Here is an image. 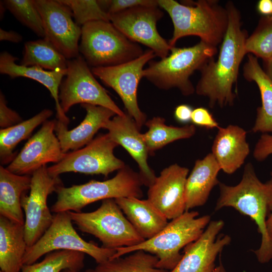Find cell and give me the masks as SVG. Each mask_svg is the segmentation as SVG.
<instances>
[{
	"label": "cell",
	"instance_id": "1",
	"mask_svg": "<svg viewBox=\"0 0 272 272\" xmlns=\"http://www.w3.org/2000/svg\"><path fill=\"white\" fill-rule=\"evenodd\" d=\"M229 17L227 31L221 43L216 61L211 58L199 71L200 77L195 87L199 96L207 97L209 106L223 108L234 105L240 65L246 54L245 44L248 37L242 28L241 15L233 2L225 6Z\"/></svg>",
	"mask_w": 272,
	"mask_h": 272
},
{
	"label": "cell",
	"instance_id": "2",
	"mask_svg": "<svg viewBox=\"0 0 272 272\" xmlns=\"http://www.w3.org/2000/svg\"><path fill=\"white\" fill-rule=\"evenodd\" d=\"M157 1L173 23V35L168 41L171 47L175 46L179 39L188 36H197L200 41L216 47L222 43L229 17L226 8L220 5L218 1Z\"/></svg>",
	"mask_w": 272,
	"mask_h": 272
},
{
	"label": "cell",
	"instance_id": "3",
	"mask_svg": "<svg viewBox=\"0 0 272 272\" xmlns=\"http://www.w3.org/2000/svg\"><path fill=\"white\" fill-rule=\"evenodd\" d=\"M220 195L215 210L231 207L242 215L250 217L256 224L261 235L259 247L254 250L258 261L264 263L272 259V242L266 226L270 186L267 181L262 182L257 176L254 167L247 163L242 179L236 185L220 182Z\"/></svg>",
	"mask_w": 272,
	"mask_h": 272
},
{
	"label": "cell",
	"instance_id": "4",
	"mask_svg": "<svg viewBox=\"0 0 272 272\" xmlns=\"http://www.w3.org/2000/svg\"><path fill=\"white\" fill-rule=\"evenodd\" d=\"M198 215L196 211H186L152 238L135 246L116 249L111 259L143 250L158 257V267L171 271L182 256L180 250L196 240L210 222L209 215Z\"/></svg>",
	"mask_w": 272,
	"mask_h": 272
},
{
	"label": "cell",
	"instance_id": "5",
	"mask_svg": "<svg viewBox=\"0 0 272 272\" xmlns=\"http://www.w3.org/2000/svg\"><path fill=\"white\" fill-rule=\"evenodd\" d=\"M167 57L151 60L143 71V77L162 90L178 89L185 96L192 95L195 87L190 80L196 71H200L217 53L216 47L200 41L194 45L172 47Z\"/></svg>",
	"mask_w": 272,
	"mask_h": 272
},
{
	"label": "cell",
	"instance_id": "6",
	"mask_svg": "<svg viewBox=\"0 0 272 272\" xmlns=\"http://www.w3.org/2000/svg\"><path fill=\"white\" fill-rule=\"evenodd\" d=\"M143 185L139 173L125 165L115 176L107 180H92L67 187L60 185L55 191L56 201L50 210L55 214L69 211L81 212L86 206L100 200L128 197L141 198Z\"/></svg>",
	"mask_w": 272,
	"mask_h": 272
},
{
	"label": "cell",
	"instance_id": "7",
	"mask_svg": "<svg viewBox=\"0 0 272 272\" xmlns=\"http://www.w3.org/2000/svg\"><path fill=\"white\" fill-rule=\"evenodd\" d=\"M79 52L89 66L97 67L128 62L141 56L144 51L110 21H95L82 26Z\"/></svg>",
	"mask_w": 272,
	"mask_h": 272
},
{
	"label": "cell",
	"instance_id": "8",
	"mask_svg": "<svg viewBox=\"0 0 272 272\" xmlns=\"http://www.w3.org/2000/svg\"><path fill=\"white\" fill-rule=\"evenodd\" d=\"M69 213L79 229L98 239L109 249L137 245L145 240L135 231L113 198L102 200L96 210Z\"/></svg>",
	"mask_w": 272,
	"mask_h": 272
},
{
	"label": "cell",
	"instance_id": "9",
	"mask_svg": "<svg viewBox=\"0 0 272 272\" xmlns=\"http://www.w3.org/2000/svg\"><path fill=\"white\" fill-rule=\"evenodd\" d=\"M69 212L56 213L51 225L40 239L32 246L28 247L24 259V265L36 262L42 256L61 250H72L88 254L97 264L110 259L115 249L99 247L92 242L82 238L73 227Z\"/></svg>",
	"mask_w": 272,
	"mask_h": 272
},
{
	"label": "cell",
	"instance_id": "10",
	"mask_svg": "<svg viewBox=\"0 0 272 272\" xmlns=\"http://www.w3.org/2000/svg\"><path fill=\"white\" fill-rule=\"evenodd\" d=\"M66 70L59 93L60 104L65 114L77 104L102 106L118 115L125 114L96 79L83 56L67 60Z\"/></svg>",
	"mask_w": 272,
	"mask_h": 272
},
{
	"label": "cell",
	"instance_id": "11",
	"mask_svg": "<svg viewBox=\"0 0 272 272\" xmlns=\"http://www.w3.org/2000/svg\"><path fill=\"white\" fill-rule=\"evenodd\" d=\"M118 146L108 133L100 134L85 147L65 153L59 162L47 167L48 172L53 177L67 172L107 177L125 166L114 155V149Z\"/></svg>",
	"mask_w": 272,
	"mask_h": 272
},
{
	"label": "cell",
	"instance_id": "12",
	"mask_svg": "<svg viewBox=\"0 0 272 272\" xmlns=\"http://www.w3.org/2000/svg\"><path fill=\"white\" fill-rule=\"evenodd\" d=\"M156 56L148 49L140 57L128 62L110 66L92 67L94 75L120 97L127 114L135 121L140 129L147 121V115L140 108L138 88L143 77L144 66Z\"/></svg>",
	"mask_w": 272,
	"mask_h": 272
},
{
	"label": "cell",
	"instance_id": "13",
	"mask_svg": "<svg viewBox=\"0 0 272 272\" xmlns=\"http://www.w3.org/2000/svg\"><path fill=\"white\" fill-rule=\"evenodd\" d=\"M62 185L59 176H51L43 166L31 175L29 195L24 193L21 206L25 214L24 231L28 247L32 246L51 225L54 215L47 205L49 194Z\"/></svg>",
	"mask_w": 272,
	"mask_h": 272
},
{
	"label": "cell",
	"instance_id": "14",
	"mask_svg": "<svg viewBox=\"0 0 272 272\" xmlns=\"http://www.w3.org/2000/svg\"><path fill=\"white\" fill-rule=\"evenodd\" d=\"M159 6H140L109 15L110 21L130 40L142 44L164 58L172 47L157 29V22L163 17Z\"/></svg>",
	"mask_w": 272,
	"mask_h": 272
},
{
	"label": "cell",
	"instance_id": "15",
	"mask_svg": "<svg viewBox=\"0 0 272 272\" xmlns=\"http://www.w3.org/2000/svg\"><path fill=\"white\" fill-rule=\"evenodd\" d=\"M43 23L44 38L67 59L79 54L82 27L73 19L70 8L59 0H34Z\"/></svg>",
	"mask_w": 272,
	"mask_h": 272
},
{
	"label": "cell",
	"instance_id": "16",
	"mask_svg": "<svg viewBox=\"0 0 272 272\" xmlns=\"http://www.w3.org/2000/svg\"><path fill=\"white\" fill-rule=\"evenodd\" d=\"M56 122V119L45 121L6 168L16 174L32 175L48 163L59 162L65 153L54 134Z\"/></svg>",
	"mask_w": 272,
	"mask_h": 272
},
{
	"label": "cell",
	"instance_id": "17",
	"mask_svg": "<svg viewBox=\"0 0 272 272\" xmlns=\"http://www.w3.org/2000/svg\"><path fill=\"white\" fill-rule=\"evenodd\" d=\"M224 226L221 220L210 221L200 236L184 248V254L170 272H213L216 258L230 244L231 237L218 234Z\"/></svg>",
	"mask_w": 272,
	"mask_h": 272
},
{
	"label": "cell",
	"instance_id": "18",
	"mask_svg": "<svg viewBox=\"0 0 272 272\" xmlns=\"http://www.w3.org/2000/svg\"><path fill=\"white\" fill-rule=\"evenodd\" d=\"M189 170L175 163L164 168L149 187L148 199L168 220L185 212V189Z\"/></svg>",
	"mask_w": 272,
	"mask_h": 272
},
{
	"label": "cell",
	"instance_id": "19",
	"mask_svg": "<svg viewBox=\"0 0 272 272\" xmlns=\"http://www.w3.org/2000/svg\"><path fill=\"white\" fill-rule=\"evenodd\" d=\"M103 128L107 129L111 139L123 147L137 163L139 173L144 185L148 187L154 182V171L149 166L147 147L134 120L127 113L116 115L109 120Z\"/></svg>",
	"mask_w": 272,
	"mask_h": 272
},
{
	"label": "cell",
	"instance_id": "20",
	"mask_svg": "<svg viewBox=\"0 0 272 272\" xmlns=\"http://www.w3.org/2000/svg\"><path fill=\"white\" fill-rule=\"evenodd\" d=\"M86 114L81 123L69 130L67 125L56 120L55 131L64 153L76 151L89 144L96 132L116 114L110 109L100 106L83 104Z\"/></svg>",
	"mask_w": 272,
	"mask_h": 272
},
{
	"label": "cell",
	"instance_id": "21",
	"mask_svg": "<svg viewBox=\"0 0 272 272\" xmlns=\"http://www.w3.org/2000/svg\"><path fill=\"white\" fill-rule=\"evenodd\" d=\"M246 137L247 131L237 125L218 128L211 153L224 173L233 174L244 163L250 153Z\"/></svg>",
	"mask_w": 272,
	"mask_h": 272
},
{
	"label": "cell",
	"instance_id": "22",
	"mask_svg": "<svg viewBox=\"0 0 272 272\" xmlns=\"http://www.w3.org/2000/svg\"><path fill=\"white\" fill-rule=\"evenodd\" d=\"M18 58L5 51L0 54V73L11 79L25 77L34 80L45 86L54 100L57 120L68 125L70 119L63 112L60 104L59 93L62 79L67 70H45L37 66H26L17 64Z\"/></svg>",
	"mask_w": 272,
	"mask_h": 272
},
{
	"label": "cell",
	"instance_id": "23",
	"mask_svg": "<svg viewBox=\"0 0 272 272\" xmlns=\"http://www.w3.org/2000/svg\"><path fill=\"white\" fill-rule=\"evenodd\" d=\"M220 170L211 153L195 161L185 183L186 211L206 203L212 189L220 183L218 175Z\"/></svg>",
	"mask_w": 272,
	"mask_h": 272
},
{
	"label": "cell",
	"instance_id": "24",
	"mask_svg": "<svg viewBox=\"0 0 272 272\" xmlns=\"http://www.w3.org/2000/svg\"><path fill=\"white\" fill-rule=\"evenodd\" d=\"M114 199L137 233L145 240L155 236L168 223L148 199L128 197Z\"/></svg>",
	"mask_w": 272,
	"mask_h": 272
},
{
	"label": "cell",
	"instance_id": "25",
	"mask_svg": "<svg viewBox=\"0 0 272 272\" xmlns=\"http://www.w3.org/2000/svg\"><path fill=\"white\" fill-rule=\"evenodd\" d=\"M243 75L249 82L257 85L261 96V105L256 109V116L251 131L254 133H272V80L267 76L251 54L243 67Z\"/></svg>",
	"mask_w": 272,
	"mask_h": 272
},
{
	"label": "cell",
	"instance_id": "26",
	"mask_svg": "<svg viewBox=\"0 0 272 272\" xmlns=\"http://www.w3.org/2000/svg\"><path fill=\"white\" fill-rule=\"evenodd\" d=\"M28 246L24 225L0 216V268L3 272H21Z\"/></svg>",
	"mask_w": 272,
	"mask_h": 272
},
{
	"label": "cell",
	"instance_id": "27",
	"mask_svg": "<svg viewBox=\"0 0 272 272\" xmlns=\"http://www.w3.org/2000/svg\"><path fill=\"white\" fill-rule=\"evenodd\" d=\"M31 183V176L16 174L0 166V216L24 225L21 198Z\"/></svg>",
	"mask_w": 272,
	"mask_h": 272
},
{
	"label": "cell",
	"instance_id": "28",
	"mask_svg": "<svg viewBox=\"0 0 272 272\" xmlns=\"http://www.w3.org/2000/svg\"><path fill=\"white\" fill-rule=\"evenodd\" d=\"M51 110L45 109L31 118L0 130V161L2 165L10 163L16 157V147L27 138L33 130L52 115Z\"/></svg>",
	"mask_w": 272,
	"mask_h": 272
},
{
	"label": "cell",
	"instance_id": "29",
	"mask_svg": "<svg viewBox=\"0 0 272 272\" xmlns=\"http://www.w3.org/2000/svg\"><path fill=\"white\" fill-rule=\"evenodd\" d=\"M145 125L148 130L143 134L149 155L175 141L189 139L196 132L195 126L192 124L182 127L169 126L161 117H154L147 120Z\"/></svg>",
	"mask_w": 272,
	"mask_h": 272
},
{
	"label": "cell",
	"instance_id": "30",
	"mask_svg": "<svg viewBox=\"0 0 272 272\" xmlns=\"http://www.w3.org/2000/svg\"><path fill=\"white\" fill-rule=\"evenodd\" d=\"M20 64L48 71L66 70L67 59L45 38L26 42Z\"/></svg>",
	"mask_w": 272,
	"mask_h": 272
},
{
	"label": "cell",
	"instance_id": "31",
	"mask_svg": "<svg viewBox=\"0 0 272 272\" xmlns=\"http://www.w3.org/2000/svg\"><path fill=\"white\" fill-rule=\"evenodd\" d=\"M129 254L98 264L95 269L97 272H167L157 267L158 258L155 255L143 250Z\"/></svg>",
	"mask_w": 272,
	"mask_h": 272
},
{
	"label": "cell",
	"instance_id": "32",
	"mask_svg": "<svg viewBox=\"0 0 272 272\" xmlns=\"http://www.w3.org/2000/svg\"><path fill=\"white\" fill-rule=\"evenodd\" d=\"M85 255L76 251H54L46 254L40 262L24 265L21 272H61L66 269L80 271L84 266Z\"/></svg>",
	"mask_w": 272,
	"mask_h": 272
},
{
	"label": "cell",
	"instance_id": "33",
	"mask_svg": "<svg viewBox=\"0 0 272 272\" xmlns=\"http://www.w3.org/2000/svg\"><path fill=\"white\" fill-rule=\"evenodd\" d=\"M246 54H251L263 60L272 56V17H262L245 44Z\"/></svg>",
	"mask_w": 272,
	"mask_h": 272
},
{
	"label": "cell",
	"instance_id": "34",
	"mask_svg": "<svg viewBox=\"0 0 272 272\" xmlns=\"http://www.w3.org/2000/svg\"><path fill=\"white\" fill-rule=\"evenodd\" d=\"M3 2L7 10L19 22L38 36L44 38L42 19L34 0H5Z\"/></svg>",
	"mask_w": 272,
	"mask_h": 272
},
{
	"label": "cell",
	"instance_id": "35",
	"mask_svg": "<svg viewBox=\"0 0 272 272\" xmlns=\"http://www.w3.org/2000/svg\"><path fill=\"white\" fill-rule=\"evenodd\" d=\"M71 10L75 22L79 26L95 21H110L109 15L103 10L98 1L59 0Z\"/></svg>",
	"mask_w": 272,
	"mask_h": 272
},
{
	"label": "cell",
	"instance_id": "36",
	"mask_svg": "<svg viewBox=\"0 0 272 272\" xmlns=\"http://www.w3.org/2000/svg\"><path fill=\"white\" fill-rule=\"evenodd\" d=\"M98 2L109 15L140 6H159L157 0H102Z\"/></svg>",
	"mask_w": 272,
	"mask_h": 272
},
{
	"label": "cell",
	"instance_id": "37",
	"mask_svg": "<svg viewBox=\"0 0 272 272\" xmlns=\"http://www.w3.org/2000/svg\"><path fill=\"white\" fill-rule=\"evenodd\" d=\"M191 122L195 126H198L207 129L218 128L219 123L209 110L205 107H199L193 109Z\"/></svg>",
	"mask_w": 272,
	"mask_h": 272
},
{
	"label": "cell",
	"instance_id": "38",
	"mask_svg": "<svg viewBox=\"0 0 272 272\" xmlns=\"http://www.w3.org/2000/svg\"><path fill=\"white\" fill-rule=\"evenodd\" d=\"M22 119L19 114L7 106V102L3 93L0 92V127L1 129L15 125Z\"/></svg>",
	"mask_w": 272,
	"mask_h": 272
},
{
	"label": "cell",
	"instance_id": "39",
	"mask_svg": "<svg viewBox=\"0 0 272 272\" xmlns=\"http://www.w3.org/2000/svg\"><path fill=\"white\" fill-rule=\"evenodd\" d=\"M272 154V134L262 133L255 144L253 156L258 162L265 160Z\"/></svg>",
	"mask_w": 272,
	"mask_h": 272
},
{
	"label": "cell",
	"instance_id": "40",
	"mask_svg": "<svg viewBox=\"0 0 272 272\" xmlns=\"http://www.w3.org/2000/svg\"><path fill=\"white\" fill-rule=\"evenodd\" d=\"M193 109L188 104H183L176 107L174 116L175 120L182 124H187L191 122V115Z\"/></svg>",
	"mask_w": 272,
	"mask_h": 272
},
{
	"label": "cell",
	"instance_id": "41",
	"mask_svg": "<svg viewBox=\"0 0 272 272\" xmlns=\"http://www.w3.org/2000/svg\"><path fill=\"white\" fill-rule=\"evenodd\" d=\"M267 182L270 186V194L268 202L266 226L269 239L272 242V170L270 173V179Z\"/></svg>",
	"mask_w": 272,
	"mask_h": 272
},
{
	"label": "cell",
	"instance_id": "42",
	"mask_svg": "<svg viewBox=\"0 0 272 272\" xmlns=\"http://www.w3.org/2000/svg\"><path fill=\"white\" fill-rule=\"evenodd\" d=\"M23 40V37L14 31H6L0 28V40L8 41L13 43H19Z\"/></svg>",
	"mask_w": 272,
	"mask_h": 272
},
{
	"label": "cell",
	"instance_id": "43",
	"mask_svg": "<svg viewBox=\"0 0 272 272\" xmlns=\"http://www.w3.org/2000/svg\"><path fill=\"white\" fill-rule=\"evenodd\" d=\"M258 12L265 15L269 16L272 15V0H260L257 5Z\"/></svg>",
	"mask_w": 272,
	"mask_h": 272
},
{
	"label": "cell",
	"instance_id": "44",
	"mask_svg": "<svg viewBox=\"0 0 272 272\" xmlns=\"http://www.w3.org/2000/svg\"><path fill=\"white\" fill-rule=\"evenodd\" d=\"M263 61V70L267 76L272 80V56Z\"/></svg>",
	"mask_w": 272,
	"mask_h": 272
},
{
	"label": "cell",
	"instance_id": "45",
	"mask_svg": "<svg viewBox=\"0 0 272 272\" xmlns=\"http://www.w3.org/2000/svg\"><path fill=\"white\" fill-rule=\"evenodd\" d=\"M7 10V8L5 5V4L3 1H1L0 3V16H1V19H3L5 12L6 10Z\"/></svg>",
	"mask_w": 272,
	"mask_h": 272
},
{
	"label": "cell",
	"instance_id": "46",
	"mask_svg": "<svg viewBox=\"0 0 272 272\" xmlns=\"http://www.w3.org/2000/svg\"><path fill=\"white\" fill-rule=\"evenodd\" d=\"M61 272H81V271H76V270H71V269H66L63 270ZM83 272H97V271H96L95 269H94V270L89 269V270H86L85 271H83Z\"/></svg>",
	"mask_w": 272,
	"mask_h": 272
},
{
	"label": "cell",
	"instance_id": "47",
	"mask_svg": "<svg viewBox=\"0 0 272 272\" xmlns=\"http://www.w3.org/2000/svg\"><path fill=\"white\" fill-rule=\"evenodd\" d=\"M220 272H227L221 262L220 263Z\"/></svg>",
	"mask_w": 272,
	"mask_h": 272
},
{
	"label": "cell",
	"instance_id": "48",
	"mask_svg": "<svg viewBox=\"0 0 272 272\" xmlns=\"http://www.w3.org/2000/svg\"><path fill=\"white\" fill-rule=\"evenodd\" d=\"M213 272H220V266H218L217 267H216L215 269L213 271Z\"/></svg>",
	"mask_w": 272,
	"mask_h": 272
},
{
	"label": "cell",
	"instance_id": "49",
	"mask_svg": "<svg viewBox=\"0 0 272 272\" xmlns=\"http://www.w3.org/2000/svg\"><path fill=\"white\" fill-rule=\"evenodd\" d=\"M0 272H3V271H2V270H0Z\"/></svg>",
	"mask_w": 272,
	"mask_h": 272
},
{
	"label": "cell",
	"instance_id": "50",
	"mask_svg": "<svg viewBox=\"0 0 272 272\" xmlns=\"http://www.w3.org/2000/svg\"><path fill=\"white\" fill-rule=\"evenodd\" d=\"M271 16L272 17V15H271Z\"/></svg>",
	"mask_w": 272,
	"mask_h": 272
}]
</instances>
